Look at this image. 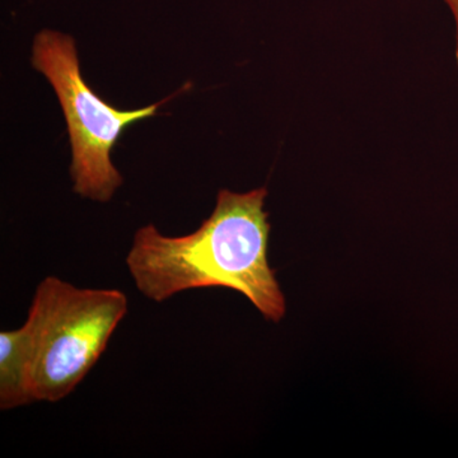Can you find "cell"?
Segmentation results:
<instances>
[{"instance_id":"4","label":"cell","mask_w":458,"mask_h":458,"mask_svg":"<svg viewBox=\"0 0 458 458\" xmlns=\"http://www.w3.org/2000/svg\"><path fill=\"white\" fill-rule=\"evenodd\" d=\"M35 325L27 318L22 327L0 333V409L36 403L32 391Z\"/></svg>"},{"instance_id":"5","label":"cell","mask_w":458,"mask_h":458,"mask_svg":"<svg viewBox=\"0 0 458 458\" xmlns=\"http://www.w3.org/2000/svg\"><path fill=\"white\" fill-rule=\"evenodd\" d=\"M447 3L448 7L454 14V21H456V62L458 65V0H445Z\"/></svg>"},{"instance_id":"1","label":"cell","mask_w":458,"mask_h":458,"mask_svg":"<svg viewBox=\"0 0 458 458\" xmlns=\"http://www.w3.org/2000/svg\"><path fill=\"white\" fill-rule=\"evenodd\" d=\"M267 188L245 194L223 189L212 216L188 236H164L153 225L138 229L126 256L138 291L161 303L190 289L225 286L245 295L265 318L279 322L286 307L267 260Z\"/></svg>"},{"instance_id":"3","label":"cell","mask_w":458,"mask_h":458,"mask_svg":"<svg viewBox=\"0 0 458 458\" xmlns=\"http://www.w3.org/2000/svg\"><path fill=\"white\" fill-rule=\"evenodd\" d=\"M32 64L49 80L64 113L73 162L74 191L106 203L122 186L123 177L111 162V150L131 123L155 116L168 98L140 108L117 110L83 80L73 38L45 30L36 36Z\"/></svg>"},{"instance_id":"2","label":"cell","mask_w":458,"mask_h":458,"mask_svg":"<svg viewBox=\"0 0 458 458\" xmlns=\"http://www.w3.org/2000/svg\"><path fill=\"white\" fill-rule=\"evenodd\" d=\"M126 312L128 298L116 289L77 288L56 276L42 280L29 312L35 325V400L57 403L73 393Z\"/></svg>"}]
</instances>
